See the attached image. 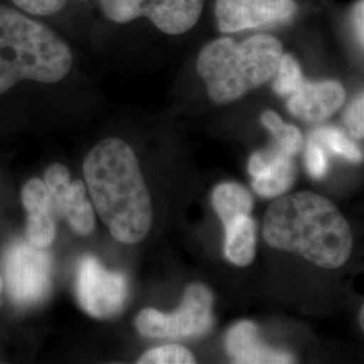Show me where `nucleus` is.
Masks as SVG:
<instances>
[{"instance_id": "f3484780", "label": "nucleus", "mask_w": 364, "mask_h": 364, "mask_svg": "<svg viewBox=\"0 0 364 364\" xmlns=\"http://www.w3.org/2000/svg\"><path fill=\"white\" fill-rule=\"evenodd\" d=\"M309 142L318 144L324 151L343 156L353 164L363 161L362 150L351 139H348L343 131L335 127H320L312 131L309 135Z\"/></svg>"}, {"instance_id": "aec40b11", "label": "nucleus", "mask_w": 364, "mask_h": 364, "mask_svg": "<svg viewBox=\"0 0 364 364\" xmlns=\"http://www.w3.org/2000/svg\"><path fill=\"white\" fill-rule=\"evenodd\" d=\"M141 364H193L196 363L193 353L188 348L176 344H168L156 347L138 360Z\"/></svg>"}, {"instance_id": "9b49d317", "label": "nucleus", "mask_w": 364, "mask_h": 364, "mask_svg": "<svg viewBox=\"0 0 364 364\" xmlns=\"http://www.w3.org/2000/svg\"><path fill=\"white\" fill-rule=\"evenodd\" d=\"M346 90L335 80H302L299 88L287 97L289 112L305 122H323L346 103Z\"/></svg>"}, {"instance_id": "dca6fc26", "label": "nucleus", "mask_w": 364, "mask_h": 364, "mask_svg": "<svg viewBox=\"0 0 364 364\" xmlns=\"http://www.w3.org/2000/svg\"><path fill=\"white\" fill-rule=\"evenodd\" d=\"M212 205L224 225L243 216H250L252 210V197L247 189L239 183L227 182L216 186L212 193Z\"/></svg>"}, {"instance_id": "6e6552de", "label": "nucleus", "mask_w": 364, "mask_h": 364, "mask_svg": "<svg viewBox=\"0 0 364 364\" xmlns=\"http://www.w3.org/2000/svg\"><path fill=\"white\" fill-rule=\"evenodd\" d=\"M78 304L95 318H109L122 312L129 299V282L123 274L107 270L95 257L78 263L76 277Z\"/></svg>"}, {"instance_id": "9d476101", "label": "nucleus", "mask_w": 364, "mask_h": 364, "mask_svg": "<svg viewBox=\"0 0 364 364\" xmlns=\"http://www.w3.org/2000/svg\"><path fill=\"white\" fill-rule=\"evenodd\" d=\"M45 185L50 196L55 218L68 221L78 235L91 234L95 228V213L87 198V188L81 181L70 182L65 166L55 164L45 173Z\"/></svg>"}, {"instance_id": "7ed1b4c3", "label": "nucleus", "mask_w": 364, "mask_h": 364, "mask_svg": "<svg viewBox=\"0 0 364 364\" xmlns=\"http://www.w3.org/2000/svg\"><path fill=\"white\" fill-rule=\"evenodd\" d=\"M282 55L281 41L269 34H255L242 42L223 37L201 50L197 72L210 100L227 105L272 80Z\"/></svg>"}, {"instance_id": "4468645a", "label": "nucleus", "mask_w": 364, "mask_h": 364, "mask_svg": "<svg viewBox=\"0 0 364 364\" xmlns=\"http://www.w3.org/2000/svg\"><path fill=\"white\" fill-rule=\"evenodd\" d=\"M227 352L234 363H291L293 355L272 348L259 338V329L251 321H240L225 336Z\"/></svg>"}, {"instance_id": "1a4fd4ad", "label": "nucleus", "mask_w": 364, "mask_h": 364, "mask_svg": "<svg viewBox=\"0 0 364 364\" xmlns=\"http://www.w3.org/2000/svg\"><path fill=\"white\" fill-rule=\"evenodd\" d=\"M299 11L296 0H216V21L221 33H239L290 22Z\"/></svg>"}, {"instance_id": "4be33fe9", "label": "nucleus", "mask_w": 364, "mask_h": 364, "mask_svg": "<svg viewBox=\"0 0 364 364\" xmlns=\"http://www.w3.org/2000/svg\"><path fill=\"white\" fill-rule=\"evenodd\" d=\"M344 123L351 131L352 135L358 139H363L364 136V96L359 93L351 105H348L344 114Z\"/></svg>"}, {"instance_id": "393cba45", "label": "nucleus", "mask_w": 364, "mask_h": 364, "mask_svg": "<svg viewBox=\"0 0 364 364\" xmlns=\"http://www.w3.org/2000/svg\"><path fill=\"white\" fill-rule=\"evenodd\" d=\"M1 287H3V282H1V277H0V291H1Z\"/></svg>"}, {"instance_id": "39448f33", "label": "nucleus", "mask_w": 364, "mask_h": 364, "mask_svg": "<svg viewBox=\"0 0 364 364\" xmlns=\"http://www.w3.org/2000/svg\"><path fill=\"white\" fill-rule=\"evenodd\" d=\"M213 296L203 284H192L185 290L180 308L162 313L146 308L135 318V326L146 338H186L203 336L213 323Z\"/></svg>"}, {"instance_id": "412c9836", "label": "nucleus", "mask_w": 364, "mask_h": 364, "mask_svg": "<svg viewBox=\"0 0 364 364\" xmlns=\"http://www.w3.org/2000/svg\"><path fill=\"white\" fill-rule=\"evenodd\" d=\"M14 4L31 15H53L61 11L70 0H13ZM84 1V0H78Z\"/></svg>"}, {"instance_id": "f03ea898", "label": "nucleus", "mask_w": 364, "mask_h": 364, "mask_svg": "<svg viewBox=\"0 0 364 364\" xmlns=\"http://www.w3.org/2000/svg\"><path fill=\"white\" fill-rule=\"evenodd\" d=\"M263 237L272 247L297 252L323 269H338L351 255L352 232L338 209L312 192L279 197L267 209Z\"/></svg>"}, {"instance_id": "5701e85b", "label": "nucleus", "mask_w": 364, "mask_h": 364, "mask_svg": "<svg viewBox=\"0 0 364 364\" xmlns=\"http://www.w3.org/2000/svg\"><path fill=\"white\" fill-rule=\"evenodd\" d=\"M306 169L313 178H323L328 171V158L326 151L318 144L308 142L305 153Z\"/></svg>"}, {"instance_id": "a211bd4d", "label": "nucleus", "mask_w": 364, "mask_h": 364, "mask_svg": "<svg viewBox=\"0 0 364 364\" xmlns=\"http://www.w3.org/2000/svg\"><path fill=\"white\" fill-rule=\"evenodd\" d=\"M260 122L273 135V144L289 154L296 156L302 149L304 138L301 131L296 126L285 123L274 111H264L260 117Z\"/></svg>"}, {"instance_id": "6ab92c4d", "label": "nucleus", "mask_w": 364, "mask_h": 364, "mask_svg": "<svg viewBox=\"0 0 364 364\" xmlns=\"http://www.w3.org/2000/svg\"><path fill=\"white\" fill-rule=\"evenodd\" d=\"M302 80L304 75L299 61L291 54H284L274 75V92L281 97H287L299 88Z\"/></svg>"}, {"instance_id": "423d86ee", "label": "nucleus", "mask_w": 364, "mask_h": 364, "mask_svg": "<svg viewBox=\"0 0 364 364\" xmlns=\"http://www.w3.org/2000/svg\"><path fill=\"white\" fill-rule=\"evenodd\" d=\"M3 266L7 293L15 305L30 308L50 294L53 262L45 248L16 240L6 251Z\"/></svg>"}, {"instance_id": "f257e3e1", "label": "nucleus", "mask_w": 364, "mask_h": 364, "mask_svg": "<svg viewBox=\"0 0 364 364\" xmlns=\"http://www.w3.org/2000/svg\"><path fill=\"white\" fill-rule=\"evenodd\" d=\"M84 177L111 235L126 245L144 240L151 228L153 207L130 146L117 138L96 144L85 158Z\"/></svg>"}, {"instance_id": "ddd939ff", "label": "nucleus", "mask_w": 364, "mask_h": 364, "mask_svg": "<svg viewBox=\"0 0 364 364\" xmlns=\"http://www.w3.org/2000/svg\"><path fill=\"white\" fill-rule=\"evenodd\" d=\"M22 203L27 212V240L38 248L52 246L55 237V215L45 182L33 178L22 189Z\"/></svg>"}, {"instance_id": "2eb2a0df", "label": "nucleus", "mask_w": 364, "mask_h": 364, "mask_svg": "<svg viewBox=\"0 0 364 364\" xmlns=\"http://www.w3.org/2000/svg\"><path fill=\"white\" fill-rule=\"evenodd\" d=\"M224 228L225 258L236 266H248L255 257L257 223L251 216H243L224 225Z\"/></svg>"}, {"instance_id": "20e7f679", "label": "nucleus", "mask_w": 364, "mask_h": 364, "mask_svg": "<svg viewBox=\"0 0 364 364\" xmlns=\"http://www.w3.org/2000/svg\"><path fill=\"white\" fill-rule=\"evenodd\" d=\"M72 60L69 46L50 28L0 6V95L23 80L57 82Z\"/></svg>"}, {"instance_id": "0eeeda50", "label": "nucleus", "mask_w": 364, "mask_h": 364, "mask_svg": "<svg viewBox=\"0 0 364 364\" xmlns=\"http://www.w3.org/2000/svg\"><path fill=\"white\" fill-rule=\"evenodd\" d=\"M99 3L105 16L115 23H129L144 16L170 36L193 28L204 9V0H99Z\"/></svg>"}, {"instance_id": "b1692460", "label": "nucleus", "mask_w": 364, "mask_h": 364, "mask_svg": "<svg viewBox=\"0 0 364 364\" xmlns=\"http://www.w3.org/2000/svg\"><path fill=\"white\" fill-rule=\"evenodd\" d=\"M352 26H353V33L355 38L358 41V45L360 49L364 46V1L358 0L353 11H352Z\"/></svg>"}, {"instance_id": "f8f14e48", "label": "nucleus", "mask_w": 364, "mask_h": 364, "mask_svg": "<svg viewBox=\"0 0 364 364\" xmlns=\"http://www.w3.org/2000/svg\"><path fill=\"white\" fill-rule=\"evenodd\" d=\"M248 171L254 178L252 188L257 195L270 198L290 189L296 180L297 166L294 156L272 144L250 158Z\"/></svg>"}]
</instances>
